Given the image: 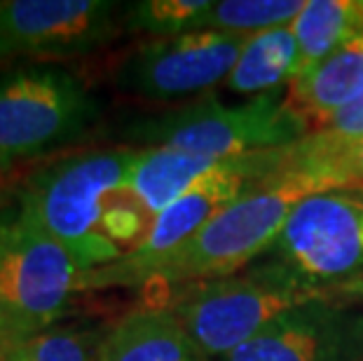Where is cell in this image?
<instances>
[{"label": "cell", "mask_w": 363, "mask_h": 361, "mask_svg": "<svg viewBox=\"0 0 363 361\" xmlns=\"http://www.w3.org/2000/svg\"><path fill=\"white\" fill-rule=\"evenodd\" d=\"M305 199L272 174L211 216L176 249L141 265L111 263L80 277V291L172 287L230 277L269 251L293 204Z\"/></svg>", "instance_id": "7a4b0ae2"}, {"label": "cell", "mask_w": 363, "mask_h": 361, "mask_svg": "<svg viewBox=\"0 0 363 361\" xmlns=\"http://www.w3.org/2000/svg\"><path fill=\"white\" fill-rule=\"evenodd\" d=\"M99 361H211L167 305H143L106 328Z\"/></svg>", "instance_id": "8fae6325"}, {"label": "cell", "mask_w": 363, "mask_h": 361, "mask_svg": "<svg viewBox=\"0 0 363 361\" xmlns=\"http://www.w3.org/2000/svg\"><path fill=\"white\" fill-rule=\"evenodd\" d=\"M267 256L330 298L363 296V190L296 202Z\"/></svg>", "instance_id": "52a82bcc"}, {"label": "cell", "mask_w": 363, "mask_h": 361, "mask_svg": "<svg viewBox=\"0 0 363 361\" xmlns=\"http://www.w3.org/2000/svg\"><path fill=\"white\" fill-rule=\"evenodd\" d=\"M120 28L113 0H0V71L91 55Z\"/></svg>", "instance_id": "ba28073f"}, {"label": "cell", "mask_w": 363, "mask_h": 361, "mask_svg": "<svg viewBox=\"0 0 363 361\" xmlns=\"http://www.w3.org/2000/svg\"><path fill=\"white\" fill-rule=\"evenodd\" d=\"M342 169L350 190H363V139H347L342 145Z\"/></svg>", "instance_id": "d6986e66"}, {"label": "cell", "mask_w": 363, "mask_h": 361, "mask_svg": "<svg viewBox=\"0 0 363 361\" xmlns=\"http://www.w3.org/2000/svg\"><path fill=\"white\" fill-rule=\"evenodd\" d=\"M291 28L298 43V78L363 33V0H307Z\"/></svg>", "instance_id": "9a60e30c"}, {"label": "cell", "mask_w": 363, "mask_h": 361, "mask_svg": "<svg viewBox=\"0 0 363 361\" xmlns=\"http://www.w3.org/2000/svg\"><path fill=\"white\" fill-rule=\"evenodd\" d=\"M246 38L242 33L197 30L143 40L113 71L115 89L150 101H172L228 80Z\"/></svg>", "instance_id": "9c48e42d"}, {"label": "cell", "mask_w": 363, "mask_h": 361, "mask_svg": "<svg viewBox=\"0 0 363 361\" xmlns=\"http://www.w3.org/2000/svg\"><path fill=\"white\" fill-rule=\"evenodd\" d=\"M239 157H204L176 148H164V145L138 148L136 162L131 167L129 188L138 197V202L152 216H157L162 209L188 195L190 190L230 172L239 162Z\"/></svg>", "instance_id": "4fadbf2b"}, {"label": "cell", "mask_w": 363, "mask_h": 361, "mask_svg": "<svg viewBox=\"0 0 363 361\" xmlns=\"http://www.w3.org/2000/svg\"><path fill=\"white\" fill-rule=\"evenodd\" d=\"M106 328L52 326L0 352V361H99Z\"/></svg>", "instance_id": "ac0fdd59"}, {"label": "cell", "mask_w": 363, "mask_h": 361, "mask_svg": "<svg viewBox=\"0 0 363 361\" xmlns=\"http://www.w3.org/2000/svg\"><path fill=\"white\" fill-rule=\"evenodd\" d=\"M211 0H136L122 5V28L148 40L206 30Z\"/></svg>", "instance_id": "2e32d148"}, {"label": "cell", "mask_w": 363, "mask_h": 361, "mask_svg": "<svg viewBox=\"0 0 363 361\" xmlns=\"http://www.w3.org/2000/svg\"><path fill=\"white\" fill-rule=\"evenodd\" d=\"M298 73V43L291 26L260 30L246 38L239 59L228 75V87L237 94H265L281 89Z\"/></svg>", "instance_id": "5bb4252c"}, {"label": "cell", "mask_w": 363, "mask_h": 361, "mask_svg": "<svg viewBox=\"0 0 363 361\" xmlns=\"http://www.w3.org/2000/svg\"><path fill=\"white\" fill-rule=\"evenodd\" d=\"M80 277L71 253L17 202L0 209V352L57 324Z\"/></svg>", "instance_id": "5b68a950"}, {"label": "cell", "mask_w": 363, "mask_h": 361, "mask_svg": "<svg viewBox=\"0 0 363 361\" xmlns=\"http://www.w3.org/2000/svg\"><path fill=\"white\" fill-rule=\"evenodd\" d=\"M337 301L312 289L272 256L230 277L174 289L172 307L206 357H228L293 307ZM345 303V301H342Z\"/></svg>", "instance_id": "3957f363"}, {"label": "cell", "mask_w": 363, "mask_h": 361, "mask_svg": "<svg viewBox=\"0 0 363 361\" xmlns=\"http://www.w3.org/2000/svg\"><path fill=\"white\" fill-rule=\"evenodd\" d=\"M12 202H14V188L7 186V181L3 179V174H0V209L10 206Z\"/></svg>", "instance_id": "ffe728a7"}, {"label": "cell", "mask_w": 363, "mask_h": 361, "mask_svg": "<svg viewBox=\"0 0 363 361\" xmlns=\"http://www.w3.org/2000/svg\"><path fill=\"white\" fill-rule=\"evenodd\" d=\"M310 132L307 122L281 99V89L251 101L225 106L206 94L195 104L131 120L125 139L138 148H176L204 157H239L298 143Z\"/></svg>", "instance_id": "277c9868"}, {"label": "cell", "mask_w": 363, "mask_h": 361, "mask_svg": "<svg viewBox=\"0 0 363 361\" xmlns=\"http://www.w3.org/2000/svg\"><path fill=\"white\" fill-rule=\"evenodd\" d=\"M136 152H73L38 167L14 188V202L71 253L82 274L125 258L148 235L155 216L129 188Z\"/></svg>", "instance_id": "6da1fadb"}, {"label": "cell", "mask_w": 363, "mask_h": 361, "mask_svg": "<svg viewBox=\"0 0 363 361\" xmlns=\"http://www.w3.org/2000/svg\"><path fill=\"white\" fill-rule=\"evenodd\" d=\"M363 96V33L340 45L326 59L300 73L289 84L286 104L307 122L310 132H321L335 115Z\"/></svg>", "instance_id": "7c38bea8"}, {"label": "cell", "mask_w": 363, "mask_h": 361, "mask_svg": "<svg viewBox=\"0 0 363 361\" xmlns=\"http://www.w3.org/2000/svg\"><path fill=\"white\" fill-rule=\"evenodd\" d=\"M220 361H363V310L342 301L293 307Z\"/></svg>", "instance_id": "30bf717a"}, {"label": "cell", "mask_w": 363, "mask_h": 361, "mask_svg": "<svg viewBox=\"0 0 363 361\" xmlns=\"http://www.w3.org/2000/svg\"><path fill=\"white\" fill-rule=\"evenodd\" d=\"M99 104L73 73L50 64L0 71V174L80 139Z\"/></svg>", "instance_id": "8992f818"}, {"label": "cell", "mask_w": 363, "mask_h": 361, "mask_svg": "<svg viewBox=\"0 0 363 361\" xmlns=\"http://www.w3.org/2000/svg\"><path fill=\"white\" fill-rule=\"evenodd\" d=\"M303 7L305 0H211L206 30L253 35L291 26Z\"/></svg>", "instance_id": "e0dca14e"}]
</instances>
